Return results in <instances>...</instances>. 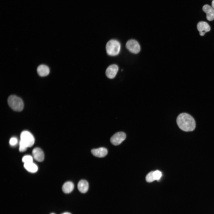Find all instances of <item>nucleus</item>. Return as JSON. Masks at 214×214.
<instances>
[{"mask_svg": "<svg viewBox=\"0 0 214 214\" xmlns=\"http://www.w3.org/2000/svg\"><path fill=\"white\" fill-rule=\"evenodd\" d=\"M62 214H71L70 213H68V212H65L64 213H63Z\"/></svg>", "mask_w": 214, "mask_h": 214, "instance_id": "4be33fe9", "label": "nucleus"}, {"mask_svg": "<svg viewBox=\"0 0 214 214\" xmlns=\"http://www.w3.org/2000/svg\"><path fill=\"white\" fill-rule=\"evenodd\" d=\"M91 152L95 156L102 158L104 157L107 155L108 150L105 147H101L97 149H92L91 150Z\"/></svg>", "mask_w": 214, "mask_h": 214, "instance_id": "9b49d317", "label": "nucleus"}, {"mask_svg": "<svg viewBox=\"0 0 214 214\" xmlns=\"http://www.w3.org/2000/svg\"><path fill=\"white\" fill-rule=\"evenodd\" d=\"M118 70V67L116 64H112L109 66L106 71V76L110 79L114 78Z\"/></svg>", "mask_w": 214, "mask_h": 214, "instance_id": "6e6552de", "label": "nucleus"}, {"mask_svg": "<svg viewBox=\"0 0 214 214\" xmlns=\"http://www.w3.org/2000/svg\"><path fill=\"white\" fill-rule=\"evenodd\" d=\"M37 72L38 74L40 76L43 77L48 75L50 72V69L48 67L44 64L40 65L37 68Z\"/></svg>", "mask_w": 214, "mask_h": 214, "instance_id": "f8f14e48", "label": "nucleus"}, {"mask_svg": "<svg viewBox=\"0 0 214 214\" xmlns=\"http://www.w3.org/2000/svg\"><path fill=\"white\" fill-rule=\"evenodd\" d=\"M176 122L179 128L184 131H193L196 127L194 119L187 113H183L179 114L177 117Z\"/></svg>", "mask_w": 214, "mask_h": 214, "instance_id": "f257e3e1", "label": "nucleus"}, {"mask_svg": "<svg viewBox=\"0 0 214 214\" xmlns=\"http://www.w3.org/2000/svg\"><path fill=\"white\" fill-rule=\"evenodd\" d=\"M154 174L155 180H159L162 176L161 172L159 170L154 171Z\"/></svg>", "mask_w": 214, "mask_h": 214, "instance_id": "6ab92c4d", "label": "nucleus"}, {"mask_svg": "<svg viewBox=\"0 0 214 214\" xmlns=\"http://www.w3.org/2000/svg\"><path fill=\"white\" fill-rule=\"evenodd\" d=\"M33 158L30 155L24 156L22 158V161L24 163L33 162Z\"/></svg>", "mask_w": 214, "mask_h": 214, "instance_id": "f3484780", "label": "nucleus"}, {"mask_svg": "<svg viewBox=\"0 0 214 214\" xmlns=\"http://www.w3.org/2000/svg\"><path fill=\"white\" fill-rule=\"evenodd\" d=\"M126 46L130 52L133 54H138L140 50L139 44L136 40H128L126 43Z\"/></svg>", "mask_w": 214, "mask_h": 214, "instance_id": "39448f33", "label": "nucleus"}, {"mask_svg": "<svg viewBox=\"0 0 214 214\" xmlns=\"http://www.w3.org/2000/svg\"><path fill=\"white\" fill-rule=\"evenodd\" d=\"M74 188V184L71 181H67L65 182L63 185L62 187L63 191L66 193H71L73 190Z\"/></svg>", "mask_w": 214, "mask_h": 214, "instance_id": "4468645a", "label": "nucleus"}, {"mask_svg": "<svg viewBox=\"0 0 214 214\" xmlns=\"http://www.w3.org/2000/svg\"><path fill=\"white\" fill-rule=\"evenodd\" d=\"M28 147L22 141L20 140L19 142V151L20 152H23L26 151Z\"/></svg>", "mask_w": 214, "mask_h": 214, "instance_id": "a211bd4d", "label": "nucleus"}, {"mask_svg": "<svg viewBox=\"0 0 214 214\" xmlns=\"http://www.w3.org/2000/svg\"><path fill=\"white\" fill-rule=\"evenodd\" d=\"M77 187L79 191L82 193H86L89 188L88 182L84 180H81L78 182Z\"/></svg>", "mask_w": 214, "mask_h": 214, "instance_id": "ddd939ff", "label": "nucleus"}, {"mask_svg": "<svg viewBox=\"0 0 214 214\" xmlns=\"http://www.w3.org/2000/svg\"><path fill=\"white\" fill-rule=\"evenodd\" d=\"M197 27L200 35L202 36H204L206 32H209L210 30L209 25L204 21L199 22L197 24Z\"/></svg>", "mask_w": 214, "mask_h": 214, "instance_id": "0eeeda50", "label": "nucleus"}, {"mask_svg": "<svg viewBox=\"0 0 214 214\" xmlns=\"http://www.w3.org/2000/svg\"><path fill=\"white\" fill-rule=\"evenodd\" d=\"M18 142V140L15 137H12L11 138L9 141V143L12 146L15 145Z\"/></svg>", "mask_w": 214, "mask_h": 214, "instance_id": "aec40b11", "label": "nucleus"}, {"mask_svg": "<svg viewBox=\"0 0 214 214\" xmlns=\"http://www.w3.org/2000/svg\"><path fill=\"white\" fill-rule=\"evenodd\" d=\"M211 4L212 7L214 9V0L212 1Z\"/></svg>", "mask_w": 214, "mask_h": 214, "instance_id": "412c9836", "label": "nucleus"}, {"mask_svg": "<svg viewBox=\"0 0 214 214\" xmlns=\"http://www.w3.org/2000/svg\"><path fill=\"white\" fill-rule=\"evenodd\" d=\"M32 154L34 159L39 162H42L44 159V155L42 150L40 148L36 147L32 151Z\"/></svg>", "mask_w": 214, "mask_h": 214, "instance_id": "1a4fd4ad", "label": "nucleus"}, {"mask_svg": "<svg viewBox=\"0 0 214 214\" xmlns=\"http://www.w3.org/2000/svg\"><path fill=\"white\" fill-rule=\"evenodd\" d=\"M24 168L28 171L35 173L38 170V167L36 164L33 162L24 164Z\"/></svg>", "mask_w": 214, "mask_h": 214, "instance_id": "2eb2a0df", "label": "nucleus"}, {"mask_svg": "<svg viewBox=\"0 0 214 214\" xmlns=\"http://www.w3.org/2000/svg\"><path fill=\"white\" fill-rule=\"evenodd\" d=\"M8 103L9 106L13 110L17 111H22L24 107L22 100L15 95H11L7 99Z\"/></svg>", "mask_w": 214, "mask_h": 214, "instance_id": "7ed1b4c3", "label": "nucleus"}, {"mask_svg": "<svg viewBox=\"0 0 214 214\" xmlns=\"http://www.w3.org/2000/svg\"><path fill=\"white\" fill-rule=\"evenodd\" d=\"M126 135L123 132H119L113 135L110 138L111 143L114 145L120 144L125 139Z\"/></svg>", "mask_w": 214, "mask_h": 214, "instance_id": "423d86ee", "label": "nucleus"}, {"mask_svg": "<svg viewBox=\"0 0 214 214\" xmlns=\"http://www.w3.org/2000/svg\"><path fill=\"white\" fill-rule=\"evenodd\" d=\"M51 214H55L52 213H51Z\"/></svg>", "mask_w": 214, "mask_h": 214, "instance_id": "5701e85b", "label": "nucleus"}, {"mask_svg": "<svg viewBox=\"0 0 214 214\" xmlns=\"http://www.w3.org/2000/svg\"><path fill=\"white\" fill-rule=\"evenodd\" d=\"M203 11L206 14V18L209 21L214 20V9L208 4L204 5L203 7Z\"/></svg>", "mask_w": 214, "mask_h": 214, "instance_id": "9d476101", "label": "nucleus"}, {"mask_svg": "<svg viewBox=\"0 0 214 214\" xmlns=\"http://www.w3.org/2000/svg\"><path fill=\"white\" fill-rule=\"evenodd\" d=\"M121 45L120 43L115 40L109 41L106 45V50L107 54L111 56L118 55L120 51Z\"/></svg>", "mask_w": 214, "mask_h": 214, "instance_id": "f03ea898", "label": "nucleus"}, {"mask_svg": "<svg viewBox=\"0 0 214 214\" xmlns=\"http://www.w3.org/2000/svg\"><path fill=\"white\" fill-rule=\"evenodd\" d=\"M146 180L148 182H151L155 180L154 174V171L149 173L146 175Z\"/></svg>", "mask_w": 214, "mask_h": 214, "instance_id": "dca6fc26", "label": "nucleus"}, {"mask_svg": "<svg viewBox=\"0 0 214 214\" xmlns=\"http://www.w3.org/2000/svg\"><path fill=\"white\" fill-rule=\"evenodd\" d=\"M20 140L28 147H32L34 142V138L33 135L27 131H22L20 135Z\"/></svg>", "mask_w": 214, "mask_h": 214, "instance_id": "20e7f679", "label": "nucleus"}]
</instances>
